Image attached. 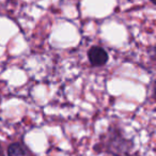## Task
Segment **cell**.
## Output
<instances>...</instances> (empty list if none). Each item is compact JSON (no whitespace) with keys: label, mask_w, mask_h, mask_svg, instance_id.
Here are the masks:
<instances>
[{"label":"cell","mask_w":156,"mask_h":156,"mask_svg":"<svg viewBox=\"0 0 156 156\" xmlns=\"http://www.w3.org/2000/svg\"><path fill=\"white\" fill-rule=\"evenodd\" d=\"M150 1H151V2L153 3V5H154V3H155V0H150Z\"/></svg>","instance_id":"5"},{"label":"cell","mask_w":156,"mask_h":156,"mask_svg":"<svg viewBox=\"0 0 156 156\" xmlns=\"http://www.w3.org/2000/svg\"><path fill=\"white\" fill-rule=\"evenodd\" d=\"M0 156H5V151H3V147H2V143L0 141Z\"/></svg>","instance_id":"4"},{"label":"cell","mask_w":156,"mask_h":156,"mask_svg":"<svg viewBox=\"0 0 156 156\" xmlns=\"http://www.w3.org/2000/svg\"><path fill=\"white\" fill-rule=\"evenodd\" d=\"M88 59L92 66L100 67L104 66L108 62L109 55L107 50L101 46H93L88 51Z\"/></svg>","instance_id":"2"},{"label":"cell","mask_w":156,"mask_h":156,"mask_svg":"<svg viewBox=\"0 0 156 156\" xmlns=\"http://www.w3.org/2000/svg\"><path fill=\"white\" fill-rule=\"evenodd\" d=\"M102 147V151L115 156H126L133 149V141L124 137L123 133L117 128H110L105 137H103L101 143L95 145ZM95 147V149H96Z\"/></svg>","instance_id":"1"},{"label":"cell","mask_w":156,"mask_h":156,"mask_svg":"<svg viewBox=\"0 0 156 156\" xmlns=\"http://www.w3.org/2000/svg\"><path fill=\"white\" fill-rule=\"evenodd\" d=\"M8 156H35L25 143L20 141L13 142L8 147Z\"/></svg>","instance_id":"3"}]
</instances>
